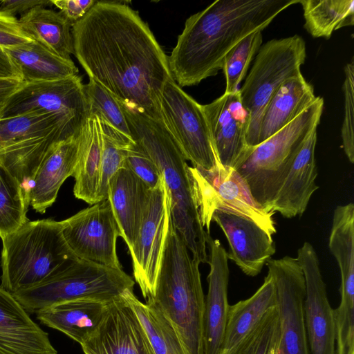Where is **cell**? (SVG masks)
<instances>
[{
  "instance_id": "9a60e30c",
  "label": "cell",
  "mask_w": 354,
  "mask_h": 354,
  "mask_svg": "<svg viewBox=\"0 0 354 354\" xmlns=\"http://www.w3.org/2000/svg\"><path fill=\"white\" fill-rule=\"evenodd\" d=\"M32 111L59 114L84 122L88 109L82 77L77 75L58 80L24 82L9 98L0 119Z\"/></svg>"
},
{
  "instance_id": "5b68a950",
  "label": "cell",
  "mask_w": 354,
  "mask_h": 354,
  "mask_svg": "<svg viewBox=\"0 0 354 354\" xmlns=\"http://www.w3.org/2000/svg\"><path fill=\"white\" fill-rule=\"evenodd\" d=\"M1 288L12 295L35 286L78 259L66 243L61 221H28L2 239Z\"/></svg>"
},
{
  "instance_id": "1f68e13d",
  "label": "cell",
  "mask_w": 354,
  "mask_h": 354,
  "mask_svg": "<svg viewBox=\"0 0 354 354\" xmlns=\"http://www.w3.org/2000/svg\"><path fill=\"white\" fill-rule=\"evenodd\" d=\"M304 28L313 37L329 39L341 28L354 24L353 0H299Z\"/></svg>"
},
{
  "instance_id": "7a4b0ae2",
  "label": "cell",
  "mask_w": 354,
  "mask_h": 354,
  "mask_svg": "<svg viewBox=\"0 0 354 354\" xmlns=\"http://www.w3.org/2000/svg\"><path fill=\"white\" fill-rule=\"evenodd\" d=\"M296 3L299 0H216L191 15L168 57L174 81L182 88L215 76L239 41Z\"/></svg>"
},
{
  "instance_id": "8fae6325",
  "label": "cell",
  "mask_w": 354,
  "mask_h": 354,
  "mask_svg": "<svg viewBox=\"0 0 354 354\" xmlns=\"http://www.w3.org/2000/svg\"><path fill=\"white\" fill-rule=\"evenodd\" d=\"M84 123L62 115L39 111L0 119V163L8 167L35 160L52 145L55 131L75 136Z\"/></svg>"
},
{
  "instance_id": "f35d334b",
  "label": "cell",
  "mask_w": 354,
  "mask_h": 354,
  "mask_svg": "<svg viewBox=\"0 0 354 354\" xmlns=\"http://www.w3.org/2000/svg\"><path fill=\"white\" fill-rule=\"evenodd\" d=\"M124 167L133 171L150 189L157 187L162 179L155 162L135 141L128 149Z\"/></svg>"
},
{
  "instance_id": "f1b7e54d",
  "label": "cell",
  "mask_w": 354,
  "mask_h": 354,
  "mask_svg": "<svg viewBox=\"0 0 354 354\" xmlns=\"http://www.w3.org/2000/svg\"><path fill=\"white\" fill-rule=\"evenodd\" d=\"M18 19L33 41L59 57L71 59L74 53L72 26L59 12L38 6Z\"/></svg>"
},
{
  "instance_id": "484cf974",
  "label": "cell",
  "mask_w": 354,
  "mask_h": 354,
  "mask_svg": "<svg viewBox=\"0 0 354 354\" xmlns=\"http://www.w3.org/2000/svg\"><path fill=\"white\" fill-rule=\"evenodd\" d=\"M316 98L313 86L307 82L302 74L286 80L264 110L258 145L290 122Z\"/></svg>"
},
{
  "instance_id": "7c38bea8",
  "label": "cell",
  "mask_w": 354,
  "mask_h": 354,
  "mask_svg": "<svg viewBox=\"0 0 354 354\" xmlns=\"http://www.w3.org/2000/svg\"><path fill=\"white\" fill-rule=\"evenodd\" d=\"M68 247L80 259L122 269L116 250L120 231L109 199L61 221Z\"/></svg>"
},
{
  "instance_id": "7402d4cb",
  "label": "cell",
  "mask_w": 354,
  "mask_h": 354,
  "mask_svg": "<svg viewBox=\"0 0 354 354\" xmlns=\"http://www.w3.org/2000/svg\"><path fill=\"white\" fill-rule=\"evenodd\" d=\"M0 354H57L48 333L1 287Z\"/></svg>"
},
{
  "instance_id": "603a6c76",
  "label": "cell",
  "mask_w": 354,
  "mask_h": 354,
  "mask_svg": "<svg viewBox=\"0 0 354 354\" xmlns=\"http://www.w3.org/2000/svg\"><path fill=\"white\" fill-rule=\"evenodd\" d=\"M78 135L55 144L34 175L29 201L37 212L44 214L55 203L63 183L73 176L78 157Z\"/></svg>"
},
{
  "instance_id": "2e32d148",
  "label": "cell",
  "mask_w": 354,
  "mask_h": 354,
  "mask_svg": "<svg viewBox=\"0 0 354 354\" xmlns=\"http://www.w3.org/2000/svg\"><path fill=\"white\" fill-rule=\"evenodd\" d=\"M296 258L305 279L304 310L309 353L335 354L334 310L328 299L317 252L306 241L299 248Z\"/></svg>"
},
{
  "instance_id": "8992f818",
  "label": "cell",
  "mask_w": 354,
  "mask_h": 354,
  "mask_svg": "<svg viewBox=\"0 0 354 354\" xmlns=\"http://www.w3.org/2000/svg\"><path fill=\"white\" fill-rule=\"evenodd\" d=\"M324 100H315L290 122L254 147L235 167L248 184L254 199L267 212L287 173L292 157L310 133L317 128Z\"/></svg>"
},
{
  "instance_id": "ee69618b",
  "label": "cell",
  "mask_w": 354,
  "mask_h": 354,
  "mask_svg": "<svg viewBox=\"0 0 354 354\" xmlns=\"http://www.w3.org/2000/svg\"><path fill=\"white\" fill-rule=\"evenodd\" d=\"M24 84L21 79H0V116L9 98Z\"/></svg>"
},
{
  "instance_id": "d4e9b609",
  "label": "cell",
  "mask_w": 354,
  "mask_h": 354,
  "mask_svg": "<svg viewBox=\"0 0 354 354\" xmlns=\"http://www.w3.org/2000/svg\"><path fill=\"white\" fill-rule=\"evenodd\" d=\"M109 304L88 299L65 301L39 312L37 319L81 345L97 329Z\"/></svg>"
},
{
  "instance_id": "ab89813d",
  "label": "cell",
  "mask_w": 354,
  "mask_h": 354,
  "mask_svg": "<svg viewBox=\"0 0 354 354\" xmlns=\"http://www.w3.org/2000/svg\"><path fill=\"white\" fill-rule=\"evenodd\" d=\"M33 40L23 30L16 17L0 12V46L10 48Z\"/></svg>"
},
{
  "instance_id": "d590c367",
  "label": "cell",
  "mask_w": 354,
  "mask_h": 354,
  "mask_svg": "<svg viewBox=\"0 0 354 354\" xmlns=\"http://www.w3.org/2000/svg\"><path fill=\"white\" fill-rule=\"evenodd\" d=\"M262 41L261 31L252 32L239 41L225 56L222 68L225 78L224 93L239 91V85L245 77Z\"/></svg>"
},
{
  "instance_id": "44dd1931",
  "label": "cell",
  "mask_w": 354,
  "mask_h": 354,
  "mask_svg": "<svg viewBox=\"0 0 354 354\" xmlns=\"http://www.w3.org/2000/svg\"><path fill=\"white\" fill-rule=\"evenodd\" d=\"M317 129H314L296 150L287 173L272 202L270 212L287 218L301 216L311 196L319 189L315 156Z\"/></svg>"
},
{
  "instance_id": "277c9868",
  "label": "cell",
  "mask_w": 354,
  "mask_h": 354,
  "mask_svg": "<svg viewBox=\"0 0 354 354\" xmlns=\"http://www.w3.org/2000/svg\"><path fill=\"white\" fill-rule=\"evenodd\" d=\"M199 265L171 216L152 299L176 328L187 354H203L205 297Z\"/></svg>"
},
{
  "instance_id": "30bf717a",
  "label": "cell",
  "mask_w": 354,
  "mask_h": 354,
  "mask_svg": "<svg viewBox=\"0 0 354 354\" xmlns=\"http://www.w3.org/2000/svg\"><path fill=\"white\" fill-rule=\"evenodd\" d=\"M160 121L171 136L184 157L193 167L210 169L218 161L203 105L171 78L159 97Z\"/></svg>"
},
{
  "instance_id": "ffe728a7",
  "label": "cell",
  "mask_w": 354,
  "mask_h": 354,
  "mask_svg": "<svg viewBox=\"0 0 354 354\" xmlns=\"http://www.w3.org/2000/svg\"><path fill=\"white\" fill-rule=\"evenodd\" d=\"M216 222L229 243L228 260L246 275L255 277L276 252L272 236L248 218L215 212L212 222Z\"/></svg>"
},
{
  "instance_id": "836d02e7",
  "label": "cell",
  "mask_w": 354,
  "mask_h": 354,
  "mask_svg": "<svg viewBox=\"0 0 354 354\" xmlns=\"http://www.w3.org/2000/svg\"><path fill=\"white\" fill-rule=\"evenodd\" d=\"M100 123L102 156L97 202L107 199L109 181L120 168L124 167L128 149L134 142L133 138L125 136L105 122L100 120Z\"/></svg>"
},
{
  "instance_id": "e575fe53",
  "label": "cell",
  "mask_w": 354,
  "mask_h": 354,
  "mask_svg": "<svg viewBox=\"0 0 354 354\" xmlns=\"http://www.w3.org/2000/svg\"><path fill=\"white\" fill-rule=\"evenodd\" d=\"M88 117L95 115L125 136L132 138L122 105L118 99L97 82L89 78L84 84Z\"/></svg>"
},
{
  "instance_id": "52a82bcc",
  "label": "cell",
  "mask_w": 354,
  "mask_h": 354,
  "mask_svg": "<svg viewBox=\"0 0 354 354\" xmlns=\"http://www.w3.org/2000/svg\"><path fill=\"white\" fill-rule=\"evenodd\" d=\"M135 281L122 269H115L77 259L41 283L12 295L30 313L73 300L88 299L110 303Z\"/></svg>"
},
{
  "instance_id": "3957f363",
  "label": "cell",
  "mask_w": 354,
  "mask_h": 354,
  "mask_svg": "<svg viewBox=\"0 0 354 354\" xmlns=\"http://www.w3.org/2000/svg\"><path fill=\"white\" fill-rule=\"evenodd\" d=\"M121 105L132 138L149 156L162 176L175 229L193 259L199 264L207 263L208 233L201 221L187 160L161 121Z\"/></svg>"
},
{
  "instance_id": "b9f144b4",
  "label": "cell",
  "mask_w": 354,
  "mask_h": 354,
  "mask_svg": "<svg viewBox=\"0 0 354 354\" xmlns=\"http://www.w3.org/2000/svg\"><path fill=\"white\" fill-rule=\"evenodd\" d=\"M49 0H4L0 1V12L15 17L21 15L38 6L51 5Z\"/></svg>"
},
{
  "instance_id": "ba28073f",
  "label": "cell",
  "mask_w": 354,
  "mask_h": 354,
  "mask_svg": "<svg viewBox=\"0 0 354 354\" xmlns=\"http://www.w3.org/2000/svg\"><path fill=\"white\" fill-rule=\"evenodd\" d=\"M306 57L305 41L297 35L274 39L261 45L243 85L239 89L241 101L250 115L248 145H258L263 113L281 86L301 74Z\"/></svg>"
},
{
  "instance_id": "74e56055",
  "label": "cell",
  "mask_w": 354,
  "mask_h": 354,
  "mask_svg": "<svg viewBox=\"0 0 354 354\" xmlns=\"http://www.w3.org/2000/svg\"><path fill=\"white\" fill-rule=\"evenodd\" d=\"M345 78L342 90L344 93V119L341 129L342 147L351 163L354 162V61L344 68Z\"/></svg>"
},
{
  "instance_id": "9c48e42d",
  "label": "cell",
  "mask_w": 354,
  "mask_h": 354,
  "mask_svg": "<svg viewBox=\"0 0 354 354\" xmlns=\"http://www.w3.org/2000/svg\"><path fill=\"white\" fill-rule=\"evenodd\" d=\"M201 221L210 233L215 212H223L252 221L269 234L277 232L274 213L267 212L254 199L243 178L233 168L221 163L210 169L188 167Z\"/></svg>"
},
{
  "instance_id": "cb8c5ba5",
  "label": "cell",
  "mask_w": 354,
  "mask_h": 354,
  "mask_svg": "<svg viewBox=\"0 0 354 354\" xmlns=\"http://www.w3.org/2000/svg\"><path fill=\"white\" fill-rule=\"evenodd\" d=\"M150 189L127 167L120 168L109 183L108 197L120 236L130 251L137 237Z\"/></svg>"
},
{
  "instance_id": "83f0119b",
  "label": "cell",
  "mask_w": 354,
  "mask_h": 354,
  "mask_svg": "<svg viewBox=\"0 0 354 354\" xmlns=\"http://www.w3.org/2000/svg\"><path fill=\"white\" fill-rule=\"evenodd\" d=\"M277 306L274 278L268 272L263 283L250 298L229 306L219 354H228L252 330L271 308Z\"/></svg>"
},
{
  "instance_id": "4fadbf2b",
  "label": "cell",
  "mask_w": 354,
  "mask_h": 354,
  "mask_svg": "<svg viewBox=\"0 0 354 354\" xmlns=\"http://www.w3.org/2000/svg\"><path fill=\"white\" fill-rule=\"evenodd\" d=\"M170 217L169 193L162 178L149 192L137 237L129 251L135 281L146 300L155 295Z\"/></svg>"
},
{
  "instance_id": "f6af8a7d",
  "label": "cell",
  "mask_w": 354,
  "mask_h": 354,
  "mask_svg": "<svg viewBox=\"0 0 354 354\" xmlns=\"http://www.w3.org/2000/svg\"><path fill=\"white\" fill-rule=\"evenodd\" d=\"M279 333L276 336L271 348L268 354H277L278 353V346H279Z\"/></svg>"
},
{
  "instance_id": "6da1fadb",
  "label": "cell",
  "mask_w": 354,
  "mask_h": 354,
  "mask_svg": "<svg viewBox=\"0 0 354 354\" xmlns=\"http://www.w3.org/2000/svg\"><path fill=\"white\" fill-rule=\"evenodd\" d=\"M72 35L73 55L89 78L128 108L160 120L159 97L172 77L168 57L137 12L97 1Z\"/></svg>"
},
{
  "instance_id": "60d3db41",
  "label": "cell",
  "mask_w": 354,
  "mask_h": 354,
  "mask_svg": "<svg viewBox=\"0 0 354 354\" xmlns=\"http://www.w3.org/2000/svg\"><path fill=\"white\" fill-rule=\"evenodd\" d=\"M96 1L95 0H51V3L59 8L61 15L73 26L86 15Z\"/></svg>"
},
{
  "instance_id": "4dcf8cb0",
  "label": "cell",
  "mask_w": 354,
  "mask_h": 354,
  "mask_svg": "<svg viewBox=\"0 0 354 354\" xmlns=\"http://www.w3.org/2000/svg\"><path fill=\"white\" fill-rule=\"evenodd\" d=\"M122 296L139 318L155 354H187L176 328L152 298L144 304L133 290H125Z\"/></svg>"
},
{
  "instance_id": "e0dca14e",
  "label": "cell",
  "mask_w": 354,
  "mask_h": 354,
  "mask_svg": "<svg viewBox=\"0 0 354 354\" xmlns=\"http://www.w3.org/2000/svg\"><path fill=\"white\" fill-rule=\"evenodd\" d=\"M203 109L218 161L225 167L235 169L254 148L248 144L250 115L239 91L224 93Z\"/></svg>"
},
{
  "instance_id": "8d00e7d4",
  "label": "cell",
  "mask_w": 354,
  "mask_h": 354,
  "mask_svg": "<svg viewBox=\"0 0 354 354\" xmlns=\"http://www.w3.org/2000/svg\"><path fill=\"white\" fill-rule=\"evenodd\" d=\"M279 333L276 306L265 313L252 330L228 354H268Z\"/></svg>"
},
{
  "instance_id": "d6a6232c",
  "label": "cell",
  "mask_w": 354,
  "mask_h": 354,
  "mask_svg": "<svg viewBox=\"0 0 354 354\" xmlns=\"http://www.w3.org/2000/svg\"><path fill=\"white\" fill-rule=\"evenodd\" d=\"M30 203L18 180L0 163V237L10 234L29 220Z\"/></svg>"
},
{
  "instance_id": "7bdbcfd3",
  "label": "cell",
  "mask_w": 354,
  "mask_h": 354,
  "mask_svg": "<svg viewBox=\"0 0 354 354\" xmlns=\"http://www.w3.org/2000/svg\"><path fill=\"white\" fill-rule=\"evenodd\" d=\"M15 78L22 80L21 73L6 48L0 46V79Z\"/></svg>"
},
{
  "instance_id": "f546056e",
  "label": "cell",
  "mask_w": 354,
  "mask_h": 354,
  "mask_svg": "<svg viewBox=\"0 0 354 354\" xmlns=\"http://www.w3.org/2000/svg\"><path fill=\"white\" fill-rule=\"evenodd\" d=\"M25 83L53 81L78 75L72 59L52 53L37 42L6 48Z\"/></svg>"
},
{
  "instance_id": "5bb4252c",
  "label": "cell",
  "mask_w": 354,
  "mask_h": 354,
  "mask_svg": "<svg viewBox=\"0 0 354 354\" xmlns=\"http://www.w3.org/2000/svg\"><path fill=\"white\" fill-rule=\"evenodd\" d=\"M266 266L274 278L279 315L277 354H310L304 319V275L297 258L270 259Z\"/></svg>"
},
{
  "instance_id": "4316f807",
  "label": "cell",
  "mask_w": 354,
  "mask_h": 354,
  "mask_svg": "<svg viewBox=\"0 0 354 354\" xmlns=\"http://www.w3.org/2000/svg\"><path fill=\"white\" fill-rule=\"evenodd\" d=\"M78 157L73 177L75 196L89 205L97 203L100 180L102 133L99 118L89 116L78 135Z\"/></svg>"
},
{
  "instance_id": "ac0fdd59",
  "label": "cell",
  "mask_w": 354,
  "mask_h": 354,
  "mask_svg": "<svg viewBox=\"0 0 354 354\" xmlns=\"http://www.w3.org/2000/svg\"><path fill=\"white\" fill-rule=\"evenodd\" d=\"M81 346L84 354H155L139 318L122 295L109 304L99 327Z\"/></svg>"
},
{
  "instance_id": "d6986e66",
  "label": "cell",
  "mask_w": 354,
  "mask_h": 354,
  "mask_svg": "<svg viewBox=\"0 0 354 354\" xmlns=\"http://www.w3.org/2000/svg\"><path fill=\"white\" fill-rule=\"evenodd\" d=\"M209 252L208 291L204 302L203 354H219L223 339L229 304L227 287L229 267L227 252L218 239L207 234Z\"/></svg>"
}]
</instances>
